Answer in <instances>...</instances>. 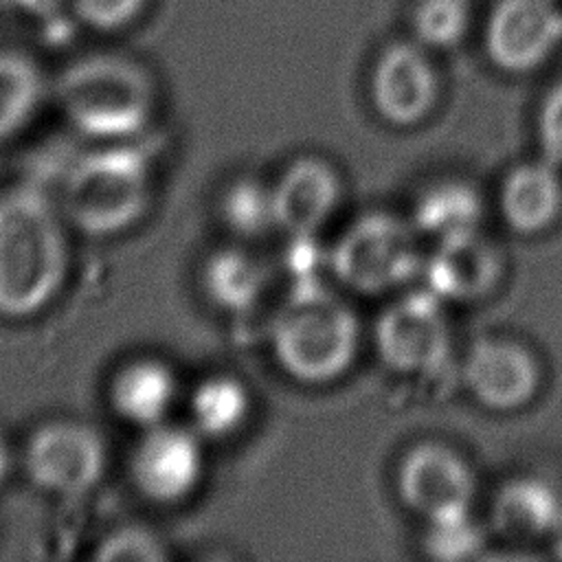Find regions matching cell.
<instances>
[{
	"instance_id": "obj_1",
	"label": "cell",
	"mask_w": 562,
	"mask_h": 562,
	"mask_svg": "<svg viewBox=\"0 0 562 562\" xmlns=\"http://www.w3.org/2000/svg\"><path fill=\"white\" fill-rule=\"evenodd\" d=\"M68 228L40 187L0 191V318H33L57 299L70 270Z\"/></svg>"
},
{
	"instance_id": "obj_2",
	"label": "cell",
	"mask_w": 562,
	"mask_h": 562,
	"mask_svg": "<svg viewBox=\"0 0 562 562\" xmlns=\"http://www.w3.org/2000/svg\"><path fill=\"white\" fill-rule=\"evenodd\" d=\"M64 119L97 143H123L154 119L158 90L151 72L132 57L94 53L70 61L57 77Z\"/></svg>"
},
{
	"instance_id": "obj_3",
	"label": "cell",
	"mask_w": 562,
	"mask_h": 562,
	"mask_svg": "<svg viewBox=\"0 0 562 562\" xmlns=\"http://www.w3.org/2000/svg\"><path fill=\"white\" fill-rule=\"evenodd\" d=\"M358 316L318 279L294 281L270 327L274 360L303 384L340 378L358 356Z\"/></svg>"
},
{
	"instance_id": "obj_4",
	"label": "cell",
	"mask_w": 562,
	"mask_h": 562,
	"mask_svg": "<svg viewBox=\"0 0 562 562\" xmlns=\"http://www.w3.org/2000/svg\"><path fill=\"white\" fill-rule=\"evenodd\" d=\"M151 202V167L123 143H101L64 176L57 204L68 226L88 237H114L143 220Z\"/></svg>"
},
{
	"instance_id": "obj_5",
	"label": "cell",
	"mask_w": 562,
	"mask_h": 562,
	"mask_svg": "<svg viewBox=\"0 0 562 562\" xmlns=\"http://www.w3.org/2000/svg\"><path fill=\"white\" fill-rule=\"evenodd\" d=\"M424 252L411 220L386 211L356 217L329 248V270L349 290L384 294L422 274Z\"/></svg>"
},
{
	"instance_id": "obj_6",
	"label": "cell",
	"mask_w": 562,
	"mask_h": 562,
	"mask_svg": "<svg viewBox=\"0 0 562 562\" xmlns=\"http://www.w3.org/2000/svg\"><path fill=\"white\" fill-rule=\"evenodd\" d=\"M22 468L40 492L75 498L101 483L108 468V448L92 424L55 417L35 426L26 437Z\"/></svg>"
},
{
	"instance_id": "obj_7",
	"label": "cell",
	"mask_w": 562,
	"mask_h": 562,
	"mask_svg": "<svg viewBox=\"0 0 562 562\" xmlns=\"http://www.w3.org/2000/svg\"><path fill=\"white\" fill-rule=\"evenodd\" d=\"M373 338L382 362L397 373L441 369L452 349L446 301L428 288L402 294L380 312Z\"/></svg>"
},
{
	"instance_id": "obj_8",
	"label": "cell",
	"mask_w": 562,
	"mask_h": 562,
	"mask_svg": "<svg viewBox=\"0 0 562 562\" xmlns=\"http://www.w3.org/2000/svg\"><path fill=\"white\" fill-rule=\"evenodd\" d=\"M560 46L562 7L558 0H498L487 13L483 48L501 72H533Z\"/></svg>"
},
{
	"instance_id": "obj_9",
	"label": "cell",
	"mask_w": 562,
	"mask_h": 562,
	"mask_svg": "<svg viewBox=\"0 0 562 562\" xmlns=\"http://www.w3.org/2000/svg\"><path fill=\"white\" fill-rule=\"evenodd\" d=\"M204 474L202 437L187 424L162 422L143 430L130 454V479L136 492L156 505L187 501Z\"/></svg>"
},
{
	"instance_id": "obj_10",
	"label": "cell",
	"mask_w": 562,
	"mask_h": 562,
	"mask_svg": "<svg viewBox=\"0 0 562 562\" xmlns=\"http://www.w3.org/2000/svg\"><path fill=\"white\" fill-rule=\"evenodd\" d=\"M397 494L424 520L470 512L476 481L461 454L439 441L413 446L397 465Z\"/></svg>"
},
{
	"instance_id": "obj_11",
	"label": "cell",
	"mask_w": 562,
	"mask_h": 562,
	"mask_svg": "<svg viewBox=\"0 0 562 562\" xmlns=\"http://www.w3.org/2000/svg\"><path fill=\"white\" fill-rule=\"evenodd\" d=\"M439 92V77L430 50L419 42L395 40L386 44L371 68V103L395 127L424 121Z\"/></svg>"
},
{
	"instance_id": "obj_12",
	"label": "cell",
	"mask_w": 562,
	"mask_h": 562,
	"mask_svg": "<svg viewBox=\"0 0 562 562\" xmlns=\"http://www.w3.org/2000/svg\"><path fill=\"white\" fill-rule=\"evenodd\" d=\"M463 380L472 397L498 413L525 406L538 391L536 356L509 338H479L465 353Z\"/></svg>"
},
{
	"instance_id": "obj_13",
	"label": "cell",
	"mask_w": 562,
	"mask_h": 562,
	"mask_svg": "<svg viewBox=\"0 0 562 562\" xmlns=\"http://www.w3.org/2000/svg\"><path fill=\"white\" fill-rule=\"evenodd\" d=\"M501 272V252L481 231L435 241L422 266L426 288L446 303L481 301L496 288Z\"/></svg>"
},
{
	"instance_id": "obj_14",
	"label": "cell",
	"mask_w": 562,
	"mask_h": 562,
	"mask_svg": "<svg viewBox=\"0 0 562 562\" xmlns=\"http://www.w3.org/2000/svg\"><path fill=\"white\" fill-rule=\"evenodd\" d=\"M277 228L288 235H316L340 200L334 167L318 156L292 160L272 184Z\"/></svg>"
},
{
	"instance_id": "obj_15",
	"label": "cell",
	"mask_w": 562,
	"mask_h": 562,
	"mask_svg": "<svg viewBox=\"0 0 562 562\" xmlns=\"http://www.w3.org/2000/svg\"><path fill=\"white\" fill-rule=\"evenodd\" d=\"M178 391V375L167 360L136 356L116 367L105 395L108 406L123 424L147 430L169 419Z\"/></svg>"
},
{
	"instance_id": "obj_16",
	"label": "cell",
	"mask_w": 562,
	"mask_h": 562,
	"mask_svg": "<svg viewBox=\"0 0 562 562\" xmlns=\"http://www.w3.org/2000/svg\"><path fill=\"white\" fill-rule=\"evenodd\" d=\"M498 206L514 233L536 235L547 231L562 213L560 167L542 156L516 165L501 184Z\"/></svg>"
},
{
	"instance_id": "obj_17",
	"label": "cell",
	"mask_w": 562,
	"mask_h": 562,
	"mask_svg": "<svg viewBox=\"0 0 562 562\" xmlns=\"http://www.w3.org/2000/svg\"><path fill=\"white\" fill-rule=\"evenodd\" d=\"M562 525V498L540 476L505 481L492 498L490 527L505 540L531 542Z\"/></svg>"
},
{
	"instance_id": "obj_18",
	"label": "cell",
	"mask_w": 562,
	"mask_h": 562,
	"mask_svg": "<svg viewBox=\"0 0 562 562\" xmlns=\"http://www.w3.org/2000/svg\"><path fill=\"white\" fill-rule=\"evenodd\" d=\"M411 222L432 241L474 233L483 222L481 193L463 180L432 182L417 195Z\"/></svg>"
},
{
	"instance_id": "obj_19",
	"label": "cell",
	"mask_w": 562,
	"mask_h": 562,
	"mask_svg": "<svg viewBox=\"0 0 562 562\" xmlns=\"http://www.w3.org/2000/svg\"><path fill=\"white\" fill-rule=\"evenodd\" d=\"M266 283L263 263L237 246L211 252L202 266V290L206 299L231 314L250 310L261 299Z\"/></svg>"
},
{
	"instance_id": "obj_20",
	"label": "cell",
	"mask_w": 562,
	"mask_h": 562,
	"mask_svg": "<svg viewBox=\"0 0 562 562\" xmlns=\"http://www.w3.org/2000/svg\"><path fill=\"white\" fill-rule=\"evenodd\" d=\"M250 404V391L237 375L211 373L187 400L189 426L202 439H226L246 424Z\"/></svg>"
},
{
	"instance_id": "obj_21",
	"label": "cell",
	"mask_w": 562,
	"mask_h": 562,
	"mask_svg": "<svg viewBox=\"0 0 562 562\" xmlns=\"http://www.w3.org/2000/svg\"><path fill=\"white\" fill-rule=\"evenodd\" d=\"M44 97L40 66L24 53L0 50V143L20 134Z\"/></svg>"
},
{
	"instance_id": "obj_22",
	"label": "cell",
	"mask_w": 562,
	"mask_h": 562,
	"mask_svg": "<svg viewBox=\"0 0 562 562\" xmlns=\"http://www.w3.org/2000/svg\"><path fill=\"white\" fill-rule=\"evenodd\" d=\"M220 215L231 233L255 239L277 228L272 184L255 176H239L226 184L220 198Z\"/></svg>"
},
{
	"instance_id": "obj_23",
	"label": "cell",
	"mask_w": 562,
	"mask_h": 562,
	"mask_svg": "<svg viewBox=\"0 0 562 562\" xmlns=\"http://www.w3.org/2000/svg\"><path fill=\"white\" fill-rule=\"evenodd\" d=\"M470 0H417L411 9L413 40L428 50H448L470 31Z\"/></svg>"
},
{
	"instance_id": "obj_24",
	"label": "cell",
	"mask_w": 562,
	"mask_h": 562,
	"mask_svg": "<svg viewBox=\"0 0 562 562\" xmlns=\"http://www.w3.org/2000/svg\"><path fill=\"white\" fill-rule=\"evenodd\" d=\"M422 547L424 553L432 560H470L479 555V551L485 547V529L474 518L472 509L426 520Z\"/></svg>"
},
{
	"instance_id": "obj_25",
	"label": "cell",
	"mask_w": 562,
	"mask_h": 562,
	"mask_svg": "<svg viewBox=\"0 0 562 562\" xmlns=\"http://www.w3.org/2000/svg\"><path fill=\"white\" fill-rule=\"evenodd\" d=\"M171 553L158 531L140 522H125L110 529L94 547L99 562H160Z\"/></svg>"
},
{
	"instance_id": "obj_26",
	"label": "cell",
	"mask_w": 562,
	"mask_h": 562,
	"mask_svg": "<svg viewBox=\"0 0 562 562\" xmlns=\"http://www.w3.org/2000/svg\"><path fill=\"white\" fill-rule=\"evenodd\" d=\"M72 18L92 31H119L130 26L149 0H61Z\"/></svg>"
},
{
	"instance_id": "obj_27",
	"label": "cell",
	"mask_w": 562,
	"mask_h": 562,
	"mask_svg": "<svg viewBox=\"0 0 562 562\" xmlns=\"http://www.w3.org/2000/svg\"><path fill=\"white\" fill-rule=\"evenodd\" d=\"M536 134L540 156L562 167V81L542 97L536 119Z\"/></svg>"
},
{
	"instance_id": "obj_28",
	"label": "cell",
	"mask_w": 562,
	"mask_h": 562,
	"mask_svg": "<svg viewBox=\"0 0 562 562\" xmlns=\"http://www.w3.org/2000/svg\"><path fill=\"white\" fill-rule=\"evenodd\" d=\"M11 470H13V450L7 441V437L0 432V485L9 479Z\"/></svg>"
},
{
	"instance_id": "obj_29",
	"label": "cell",
	"mask_w": 562,
	"mask_h": 562,
	"mask_svg": "<svg viewBox=\"0 0 562 562\" xmlns=\"http://www.w3.org/2000/svg\"><path fill=\"white\" fill-rule=\"evenodd\" d=\"M4 7H11V9H20V11H26V9H37V7H44L48 0H0Z\"/></svg>"
}]
</instances>
